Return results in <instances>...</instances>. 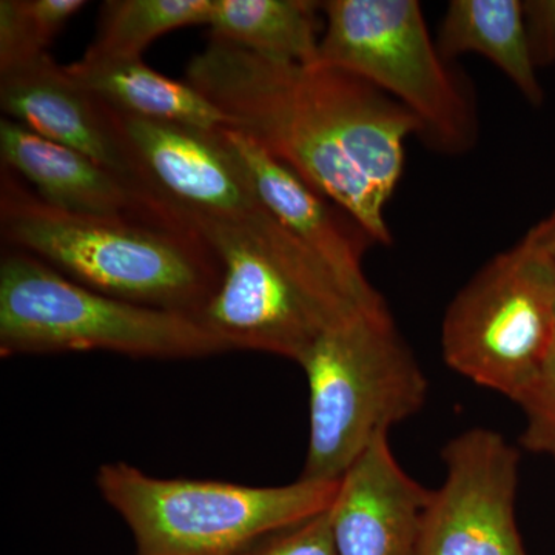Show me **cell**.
I'll return each instance as SVG.
<instances>
[{"label": "cell", "mask_w": 555, "mask_h": 555, "mask_svg": "<svg viewBox=\"0 0 555 555\" xmlns=\"http://www.w3.org/2000/svg\"><path fill=\"white\" fill-rule=\"evenodd\" d=\"M185 80L375 243H392L386 206L403 175L406 139L422 137L403 105L334 65L272 61L211 36Z\"/></svg>", "instance_id": "obj_1"}, {"label": "cell", "mask_w": 555, "mask_h": 555, "mask_svg": "<svg viewBox=\"0 0 555 555\" xmlns=\"http://www.w3.org/2000/svg\"><path fill=\"white\" fill-rule=\"evenodd\" d=\"M221 261V283L199 321L229 352L254 350L299 361L332 327L382 305L358 291L262 204L240 222L195 229Z\"/></svg>", "instance_id": "obj_2"}, {"label": "cell", "mask_w": 555, "mask_h": 555, "mask_svg": "<svg viewBox=\"0 0 555 555\" xmlns=\"http://www.w3.org/2000/svg\"><path fill=\"white\" fill-rule=\"evenodd\" d=\"M0 233L82 286L133 305L201 318L221 283L214 248L193 230L69 214L2 169Z\"/></svg>", "instance_id": "obj_3"}, {"label": "cell", "mask_w": 555, "mask_h": 555, "mask_svg": "<svg viewBox=\"0 0 555 555\" xmlns=\"http://www.w3.org/2000/svg\"><path fill=\"white\" fill-rule=\"evenodd\" d=\"M298 364L309 385L305 480H341L375 438L418 414L429 393L386 301L332 327Z\"/></svg>", "instance_id": "obj_4"}, {"label": "cell", "mask_w": 555, "mask_h": 555, "mask_svg": "<svg viewBox=\"0 0 555 555\" xmlns=\"http://www.w3.org/2000/svg\"><path fill=\"white\" fill-rule=\"evenodd\" d=\"M72 352L192 360L229 349L198 318L108 297L10 248L0 261V356Z\"/></svg>", "instance_id": "obj_5"}, {"label": "cell", "mask_w": 555, "mask_h": 555, "mask_svg": "<svg viewBox=\"0 0 555 555\" xmlns=\"http://www.w3.org/2000/svg\"><path fill=\"white\" fill-rule=\"evenodd\" d=\"M338 485L305 478L283 486L159 478L124 462L102 465L96 474L102 499L133 534L137 555H235L328 509Z\"/></svg>", "instance_id": "obj_6"}, {"label": "cell", "mask_w": 555, "mask_h": 555, "mask_svg": "<svg viewBox=\"0 0 555 555\" xmlns=\"http://www.w3.org/2000/svg\"><path fill=\"white\" fill-rule=\"evenodd\" d=\"M320 62L366 79L418 119L422 138L459 155L477 141L474 105L430 38L415 0H328Z\"/></svg>", "instance_id": "obj_7"}, {"label": "cell", "mask_w": 555, "mask_h": 555, "mask_svg": "<svg viewBox=\"0 0 555 555\" xmlns=\"http://www.w3.org/2000/svg\"><path fill=\"white\" fill-rule=\"evenodd\" d=\"M555 345V264L521 240L470 278L441 323L449 369L517 404Z\"/></svg>", "instance_id": "obj_8"}, {"label": "cell", "mask_w": 555, "mask_h": 555, "mask_svg": "<svg viewBox=\"0 0 555 555\" xmlns=\"http://www.w3.org/2000/svg\"><path fill=\"white\" fill-rule=\"evenodd\" d=\"M98 102L134 185L190 229L244 221L262 207L221 129L138 118Z\"/></svg>", "instance_id": "obj_9"}, {"label": "cell", "mask_w": 555, "mask_h": 555, "mask_svg": "<svg viewBox=\"0 0 555 555\" xmlns=\"http://www.w3.org/2000/svg\"><path fill=\"white\" fill-rule=\"evenodd\" d=\"M447 476L430 489L416 555H528L516 518L520 452L489 427L441 451Z\"/></svg>", "instance_id": "obj_10"}, {"label": "cell", "mask_w": 555, "mask_h": 555, "mask_svg": "<svg viewBox=\"0 0 555 555\" xmlns=\"http://www.w3.org/2000/svg\"><path fill=\"white\" fill-rule=\"evenodd\" d=\"M0 158L5 169L33 184L43 203L60 210L192 230L115 171L5 116L0 119Z\"/></svg>", "instance_id": "obj_11"}, {"label": "cell", "mask_w": 555, "mask_h": 555, "mask_svg": "<svg viewBox=\"0 0 555 555\" xmlns=\"http://www.w3.org/2000/svg\"><path fill=\"white\" fill-rule=\"evenodd\" d=\"M430 489L398 463L389 434L372 441L338 485L331 509L338 555H416Z\"/></svg>", "instance_id": "obj_12"}, {"label": "cell", "mask_w": 555, "mask_h": 555, "mask_svg": "<svg viewBox=\"0 0 555 555\" xmlns=\"http://www.w3.org/2000/svg\"><path fill=\"white\" fill-rule=\"evenodd\" d=\"M221 131L259 201L343 280L358 291H377L363 270L366 251L377 243L360 222L240 130Z\"/></svg>", "instance_id": "obj_13"}, {"label": "cell", "mask_w": 555, "mask_h": 555, "mask_svg": "<svg viewBox=\"0 0 555 555\" xmlns=\"http://www.w3.org/2000/svg\"><path fill=\"white\" fill-rule=\"evenodd\" d=\"M0 108L5 118L89 156L134 185L100 102L50 54L0 75Z\"/></svg>", "instance_id": "obj_14"}, {"label": "cell", "mask_w": 555, "mask_h": 555, "mask_svg": "<svg viewBox=\"0 0 555 555\" xmlns=\"http://www.w3.org/2000/svg\"><path fill=\"white\" fill-rule=\"evenodd\" d=\"M65 68L91 96L127 115L203 130L232 129L228 116L188 80L167 78L142 60H79Z\"/></svg>", "instance_id": "obj_15"}, {"label": "cell", "mask_w": 555, "mask_h": 555, "mask_svg": "<svg viewBox=\"0 0 555 555\" xmlns=\"http://www.w3.org/2000/svg\"><path fill=\"white\" fill-rule=\"evenodd\" d=\"M438 49L444 60L478 53L491 61L532 105L543 101L529 50L524 2L520 0H452L449 2Z\"/></svg>", "instance_id": "obj_16"}, {"label": "cell", "mask_w": 555, "mask_h": 555, "mask_svg": "<svg viewBox=\"0 0 555 555\" xmlns=\"http://www.w3.org/2000/svg\"><path fill=\"white\" fill-rule=\"evenodd\" d=\"M321 3L312 0H214L211 38L258 56L295 64L320 61Z\"/></svg>", "instance_id": "obj_17"}, {"label": "cell", "mask_w": 555, "mask_h": 555, "mask_svg": "<svg viewBox=\"0 0 555 555\" xmlns=\"http://www.w3.org/2000/svg\"><path fill=\"white\" fill-rule=\"evenodd\" d=\"M211 7L214 0H107L101 5L96 36L80 60H142L159 36L189 25H208Z\"/></svg>", "instance_id": "obj_18"}, {"label": "cell", "mask_w": 555, "mask_h": 555, "mask_svg": "<svg viewBox=\"0 0 555 555\" xmlns=\"http://www.w3.org/2000/svg\"><path fill=\"white\" fill-rule=\"evenodd\" d=\"M83 0H2L0 2V75L49 54V47Z\"/></svg>", "instance_id": "obj_19"}, {"label": "cell", "mask_w": 555, "mask_h": 555, "mask_svg": "<svg viewBox=\"0 0 555 555\" xmlns=\"http://www.w3.org/2000/svg\"><path fill=\"white\" fill-rule=\"evenodd\" d=\"M517 404L526 420L521 447L555 459V345Z\"/></svg>", "instance_id": "obj_20"}, {"label": "cell", "mask_w": 555, "mask_h": 555, "mask_svg": "<svg viewBox=\"0 0 555 555\" xmlns=\"http://www.w3.org/2000/svg\"><path fill=\"white\" fill-rule=\"evenodd\" d=\"M328 509L261 537L235 555H338Z\"/></svg>", "instance_id": "obj_21"}, {"label": "cell", "mask_w": 555, "mask_h": 555, "mask_svg": "<svg viewBox=\"0 0 555 555\" xmlns=\"http://www.w3.org/2000/svg\"><path fill=\"white\" fill-rule=\"evenodd\" d=\"M524 16L535 68L554 64L555 0H526Z\"/></svg>", "instance_id": "obj_22"}, {"label": "cell", "mask_w": 555, "mask_h": 555, "mask_svg": "<svg viewBox=\"0 0 555 555\" xmlns=\"http://www.w3.org/2000/svg\"><path fill=\"white\" fill-rule=\"evenodd\" d=\"M524 240L529 246L542 251L555 264V210L535 228L529 230Z\"/></svg>", "instance_id": "obj_23"}]
</instances>
